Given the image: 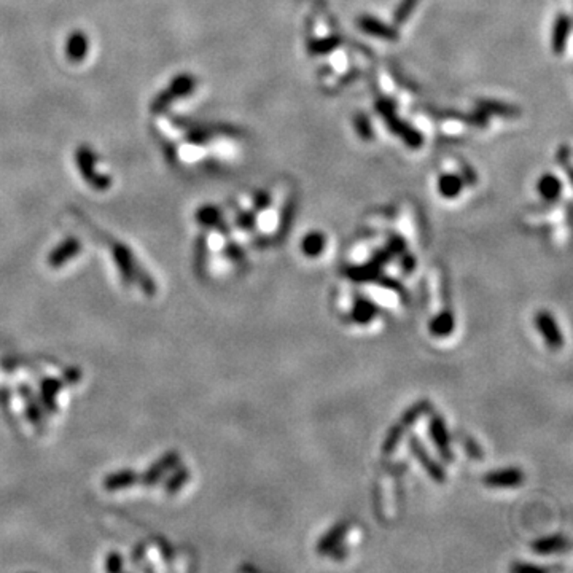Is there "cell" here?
Instances as JSON below:
<instances>
[{"instance_id":"obj_1","label":"cell","mask_w":573,"mask_h":573,"mask_svg":"<svg viewBox=\"0 0 573 573\" xmlns=\"http://www.w3.org/2000/svg\"><path fill=\"white\" fill-rule=\"evenodd\" d=\"M430 411H432V403H430L429 400H421V401H417V403L407 407L403 414H401L398 424L392 425L391 430H389V433L386 435V438H384L382 452L392 454L400 445V441L401 438H403L406 430L411 429L412 425L419 421V419L427 414V412Z\"/></svg>"},{"instance_id":"obj_2","label":"cell","mask_w":573,"mask_h":573,"mask_svg":"<svg viewBox=\"0 0 573 573\" xmlns=\"http://www.w3.org/2000/svg\"><path fill=\"white\" fill-rule=\"evenodd\" d=\"M97 161H99V158L96 155V151H94L91 147L80 145L79 149L75 150V164H76V168H79L81 177H83V180L88 183V185L93 187L94 190L105 191V190H109L114 182H112L110 175L99 173V170L96 169Z\"/></svg>"},{"instance_id":"obj_3","label":"cell","mask_w":573,"mask_h":573,"mask_svg":"<svg viewBox=\"0 0 573 573\" xmlns=\"http://www.w3.org/2000/svg\"><path fill=\"white\" fill-rule=\"evenodd\" d=\"M194 86H196V80H194L193 75L182 74L177 75L175 79L170 81L168 88L158 94V96L151 100V112L155 114H163L164 110L169 109L170 105L174 104V100L187 97L188 94H191L194 91Z\"/></svg>"},{"instance_id":"obj_4","label":"cell","mask_w":573,"mask_h":573,"mask_svg":"<svg viewBox=\"0 0 573 573\" xmlns=\"http://www.w3.org/2000/svg\"><path fill=\"white\" fill-rule=\"evenodd\" d=\"M110 250L112 257H114L118 266V271H120L123 283H125L126 287H133L135 283V268H137L139 264V262L134 257V253L128 245H125L120 241H110Z\"/></svg>"},{"instance_id":"obj_5","label":"cell","mask_w":573,"mask_h":573,"mask_svg":"<svg viewBox=\"0 0 573 573\" xmlns=\"http://www.w3.org/2000/svg\"><path fill=\"white\" fill-rule=\"evenodd\" d=\"M410 449L412 456H414L417 462L424 466V470L427 471V475L432 478L433 481L440 484L446 481V471L443 468V465L438 460L432 457V454L427 451V447L424 446V443L419 440L416 435L410 436Z\"/></svg>"},{"instance_id":"obj_6","label":"cell","mask_w":573,"mask_h":573,"mask_svg":"<svg viewBox=\"0 0 573 573\" xmlns=\"http://www.w3.org/2000/svg\"><path fill=\"white\" fill-rule=\"evenodd\" d=\"M180 465V454L175 451H169L153 464L144 475H139V484L145 487L156 486V484L163 480V476L170 471L175 466Z\"/></svg>"},{"instance_id":"obj_7","label":"cell","mask_w":573,"mask_h":573,"mask_svg":"<svg viewBox=\"0 0 573 573\" xmlns=\"http://www.w3.org/2000/svg\"><path fill=\"white\" fill-rule=\"evenodd\" d=\"M429 433H430V438H432V441L435 443L436 449H438L443 460H446V462H452L454 454H452V447H451V436H449L445 419H443L440 414H436V412H433V414L430 416Z\"/></svg>"},{"instance_id":"obj_8","label":"cell","mask_w":573,"mask_h":573,"mask_svg":"<svg viewBox=\"0 0 573 573\" xmlns=\"http://www.w3.org/2000/svg\"><path fill=\"white\" fill-rule=\"evenodd\" d=\"M525 481V475L521 468H516V466H510V468H500V470H492L489 471L487 475H484L483 483L486 484L487 487L494 489H510V487H518Z\"/></svg>"},{"instance_id":"obj_9","label":"cell","mask_w":573,"mask_h":573,"mask_svg":"<svg viewBox=\"0 0 573 573\" xmlns=\"http://www.w3.org/2000/svg\"><path fill=\"white\" fill-rule=\"evenodd\" d=\"M535 323L546 344L551 349H560L564 346V336L560 332L556 318L548 311H540L535 317Z\"/></svg>"},{"instance_id":"obj_10","label":"cell","mask_w":573,"mask_h":573,"mask_svg":"<svg viewBox=\"0 0 573 573\" xmlns=\"http://www.w3.org/2000/svg\"><path fill=\"white\" fill-rule=\"evenodd\" d=\"M81 252V242L76 238H67L62 241L55 250L50 252L48 258H46V264L53 269H59L62 264H66L70 259L75 258Z\"/></svg>"},{"instance_id":"obj_11","label":"cell","mask_w":573,"mask_h":573,"mask_svg":"<svg viewBox=\"0 0 573 573\" xmlns=\"http://www.w3.org/2000/svg\"><path fill=\"white\" fill-rule=\"evenodd\" d=\"M349 529H351V524L347 521H339L338 524L333 525V527L317 541V546H316L317 554H322V556H325V554H330L332 551H335V549L339 546V543L344 540V537L347 535Z\"/></svg>"},{"instance_id":"obj_12","label":"cell","mask_w":573,"mask_h":573,"mask_svg":"<svg viewBox=\"0 0 573 573\" xmlns=\"http://www.w3.org/2000/svg\"><path fill=\"white\" fill-rule=\"evenodd\" d=\"M62 387L64 382L61 379H56V377H45L40 382V401H42V406L50 414H56L58 412L56 397L62 391Z\"/></svg>"},{"instance_id":"obj_13","label":"cell","mask_w":573,"mask_h":573,"mask_svg":"<svg viewBox=\"0 0 573 573\" xmlns=\"http://www.w3.org/2000/svg\"><path fill=\"white\" fill-rule=\"evenodd\" d=\"M90 51V40L83 31H74L67 37L66 56L70 62H81Z\"/></svg>"},{"instance_id":"obj_14","label":"cell","mask_w":573,"mask_h":573,"mask_svg":"<svg viewBox=\"0 0 573 573\" xmlns=\"http://www.w3.org/2000/svg\"><path fill=\"white\" fill-rule=\"evenodd\" d=\"M139 484V473L134 470H120L116 473H110L104 478L102 487L107 492H116V490L129 489Z\"/></svg>"},{"instance_id":"obj_15","label":"cell","mask_w":573,"mask_h":573,"mask_svg":"<svg viewBox=\"0 0 573 573\" xmlns=\"http://www.w3.org/2000/svg\"><path fill=\"white\" fill-rule=\"evenodd\" d=\"M20 393L22 400H25L26 403V416L31 424L34 425L37 430H43L45 429V422H43V412H42V407H40L39 401L35 400L34 397V392L32 389L29 386H20Z\"/></svg>"},{"instance_id":"obj_16","label":"cell","mask_w":573,"mask_h":573,"mask_svg":"<svg viewBox=\"0 0 573 573\" xmlns=\"http://www.w3.org/2000/svg\"><path fill=\"white\" fill-rule=\"evenodd\" d=\"M532 551L537 553V554H553V553H559V551H564V549L569 548V540L565 539L564 535H549V537H543V539H539L535 541H532Z\"/></svg>"},{"instance_id":"obj_17","label":"cell","mask_w":573,"mask_h":573,"mask_svg":"<svg viewBox=\"0 0 573 573\" xmlns=\"http://www.w3.org/2000/svg\"><path fill=\"white\" fill-rule=\"evenodd\" d=\"M454 327H456L454 314L449 309H445L430 321L429 330L430 335L435 336V338H446L454 332Z\"/></svg>"},{"instance_id":"obj_18","label":"cell","mask_w":573,"mask_h":573,"mask_svg":"<svg viewBox=\"0 0 573 573\" xmlns=\"http://www.w3.org/2000/svg\"><path fill=\"white\" fill-rule=\"evenodd\" d=\"M377 306L366 298H357L351 312L352 321L358 325H368L377 316Z\"/></svg>"},{"instance_id":"obj_19","label":"cell","mask_w":573,"mask_h":573,"mask_svg":"<svg viewBox=\"0 0 573 573\" xmlns=\"http://www.w3.org/2000/svg\"><path fill=\"white\" fill-rule=\"evenodd\" d=\"M358 26H360V29H363L366 34L376 35V37H382V39H387V40L397 39V32H395L392 27L384 25V22H381L379 20H376V18H373V16L358 18Z\"/></svg>"},{"instance_id":"obj_20","label":"cell","mask_w":573,"mask_h":573,"mask_svg":"<svg viewBox=\"0 0 573 573\" xmlns=\"http://www.w3.org/2000/svg\"><path fill=\"white\" fill-rule=\"evenodd\" d=\"M196 222L204 228H217V229H220L222 233H227V229H224V224H223L222 212L217 208H214V205H203V208L198 209Z\"/></svg>"},{"instance_id":"obj_21","label":"cell","mask_w":573,"mask_h":573,"mask_svg":"<svg viewBox=\"0 0 573 573\" xmlns=\"http://www.w3.org/2000/svg\"><path fill=\"white\" fill-rule=\"evenodd\" d=\"M382 266L371 259L370 263H366L363 266H352L351 269H347V276L351 277L353 282H376L377 277H379V271Z\"/></svg>"},{"instance_id":"obj_22","label":"cell","mask_w":573,"mask_h":573,"mask_svg":"<svg viewBox=\"0 0 573 573\" xmlns=\"http://www.w3.org/2000/svg\"><path fill=\"white\" fill-rule=\"evenodd\" d=\"M325 245H327V239H325V236L322 233L314 231V233L306 234L303 241H301V252H303L306 257L316 258L325 250Z\"/></svg>"},{"instance_id":"obj_23","label":"cell","mask_w":573,"mask_h":573,"mask_svg":"<svg viewBox=\"0 0 573 573\" xmlns=\"http://www.w3.org/2000/svg\"><path fill=\"white\" fill-rule=\"evenodd\" d=\"M569 31H570V20L564 15L559 16L556 25H554V32H553V48L558 53V55L564 51L567 37H569Z\"/></svg>"},{"instance_id":"obj_24","label":"cell","mask_w":573,"mask_h":573,"mask_svg":"<svg viewBox=\"0 0 573 573\" xmlns=\"http://www.w3.org/2000/svg\"><path fill=\"white\" fill-rule=\"evenodd\" d=\"M188 480H190V471H188L187 466H179L175 473L164 483V490H166L169 495H174L179 492V490H182V487L185 486Z\"/></svg>"},{"instance_id":"obj_25","label":"cell","mask_w":573,"mask_h":573,"mask_svg":"<svg viewBox=\"0 0 573 573\" xmlns=\"http://www.w3.org/2000/svg\"><path fill=\"white\" fill-rule=\"evenodd\" d=\"M539 190L545 199H556L560 193V182L554 175H545L539 183Z\"/></svg>"},{"instance_id":"obj_26","label":"cell","mask_w":573,"mask_h":573,"mask_svg":"<svg viewBox=\"0 0 573 573\" xmlns=\"http://www.w3.org/2000/svg\"><path fill=\"white\" fill-rule=\"evenodd\" d=\"M135 282L139 283L140 285V288L142 290H144V293L147 295V297H155L156 295V283H155V281L151 279L150 277V274L147 273V271L144 269V266H142L140 263L137 264V268H135Z\"/></svg>"},{"instance_id":"obj_27","label":"cell","mask_w":573,"mask_h":573,"mask_svg":"<svg viewBox=\"0 0 573 573\" xmlns=\"http://www.w3.org/2000/svg\"><path fill=\"white\" fill-rule=\"evenodd\" d=\"M440 191L446 198H456L462 188V180L454 175H445L440 179Z\"/></svg>"},{"instance_id":"obj_28","label":"cell","mask_w":573,"mask_h":573,"mask_svg":"<svg viewBox=\"0 0 573 573\" xmlns=\"http://www.w3.org/2000/svg\"><path fill=\"white\" fill-rule=\"evenodd\" d=\"M293 214H295V203H288L285 205V209L282 210L281 222H279V236H285L288 233V228L293 222Z\"/></svg>"},{"instance_id":"obj_29","label":"cell","mask_w":573,"mask_h":573,"mask_svg":"<svg viewBox=\"0 0 573 573\" xmlns=\"http://www.w3.org/2000/svg\"><path fill=\"white\" fill-rule=\"evenodd\" d=\"M376 282L379 283V285H382V287H387V288H391V290H395V293H398L400 297H401V299L403 301H406L407 299V295H406V290H405V287L401 285L400 282H395V279H391V277H377L376 279Z\"/></svg>"},{"instance_id":"obj_30","label":"cell","mask_w":573,"mask_h":573,"mask_svg":"<svg viewBox=\"0 0 573 573\" xmlns=\"http://www.w3.org/2000/svg\"><path fill=\"white\" fill-rule=\"evenodd\" d=\"M123 562H125V560H123V556L120 553H116V551L110 553L107 556V559H105V570H107V572H120L123 569Z\"/></svg>"},{"instance_id":"obj_31","label":"cell","mask_w":573,"mask_h":573,"mask_svg":"<svg viewBox=\"0 0 573 573\" xmlns=\"http://www.w3.org/2000/svg\"><path fill=\"white\" fill-rule=\"evenodd\" d=\"M416 4H417V0H403V2L400 4L397 13H395V18H397V21H398V22L405 21L406 18L410 16L412 8L416 7Z\"/></svg>"},{"instance_id":"obj_32","label":"cell","mask_w":573,"mask_h":573,"mask_svg":"<svg viewBox=\"0 0 573 573\" xmlns=\"http://www.w3.org/2000/svg\"><path fill=\"white\" fill-rule=\"evenodd\" d=\"M464 447H465V451L470 457H473L475 460H481L483 451H481V447L478 446V443L473 438H464Z\"/></svg>"},{"instance_id":"obj_33","label":"cell","mask_w":573,"mask_h":573,"mask_svg":"<svg viewBox=\"0 0 573 573\" xmlns=\"http://www.w3.org/2000/svg\"><path fill=\"white\" fill-rule=\"evenodd\" d=\"M387 252L391 253V255H401V253H405V241L400 238V236H392L391 239H389V249Z\"/></svg>"},{"instance_id":"obj_34","label":"cell","mask_w":573,"mask_h":573,"mask_svg":"<svg viewBox=\"0 0 573 573\" xmlns=\"http://www.w3.org/2000/svg\"><path fill=\"white\" fill-rule=\"evenodd\" d=\"M513 572H518V573H545L546 569L545 567H540V565H535V564H515L511 567Z\"/></svg>"},{"instance_id":"obj_35","label":"cell","mask_w":573,"mask_h":573,"mask_svg":"<svg viewBox=\"0 0 573 573\" xmlns=\"http://www.w3.org/2000/svg\"><path fill=\"white\" fill-rule=\"evenodd\" d=\"M255 215L253 214H250V212H244V214H241L239 217H238V224L239 227L242 228V229H245V231H249L250 228H253V224H255Z\"/></svg>"},{"instance_id":"obj_36","label":"cell","mask_w":573,"mask_h":573,"mask_svg":"<svg viewBox=\"0 0 573 573\" xmlns=\"http://www.w3.org/2000/svg\"><path fill=\"white\" fill-rule=\"evenodd\" d=\"M224 255L229 259H233V262H239V259L244 258V250L236 244H228L227 249H224Z\"/></svg>"},{"instance_id":"obj_37","label":"cell","mask_w":573,"mask_h":573,"mask_svg":"<svg viewBox=\"0 0 573 573\" xmlns=\"http://www.w3.org/2000/svg\"><path fill=\"white\" fill-rule=\"evenodd\" d=\"M401 268H403L405 274H410L416 268V259L411 257V253H401Z\"/></svg>"},{"instance_id":"obj_38","label":"cell","mask_w":573,"mask_h":573,"mask_svg":"<svg viewBox=\"0 0 573 573\" xmlns=\"http://www.w3.org/2000/svg\"><path fill=\"white\" fill-rule=\"evenodd\" d=\"M335 45H336V42L332 39L327 40V42H325V40H318V42L311 45V51L312 53H327V51L332 50Z\"/></svg>"},{"instance_id":"obj_39","label":"cell","mask_w":573,"mask_h":573,"mask_svg":"<svg viewBox=\"0 0 573 573\" xmlns=\"http://www.w3.org/2000/svg\"><path fill=\"white\" fill-rule=\"evenodd\" d=\"M269 205V198L266 196V194H258L255 198V209L257 210H263Z\"/></svg>"},{"instance_id":"obj_40","label":"cell","mask_w":573,"mask_h":573,"mask_svg":"<svg viewBox=\"0 0 573 573\" xmlns=\"http://www.w3.org/2000/svg\"><path fill=\"white\" fill-rule=\"evenodd\" d=\"M80 377H81V373H80L79 368H72V370H69L67 373H66V379H67V382H70V384L79 382Z\"/></svg>"}]
</instances>
